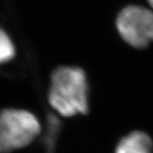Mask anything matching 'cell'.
<instances>
[{
    "label": "cell",
    "mask_w": 153,
    "mask_h": 153,
    "mask_svg": "<svg viewBox=\"0 0 153 153\" xmlns=\"http://www.w3.org/2000/svg\"><path fill=\"white\" fill-rule=\"evenodd\" d=\"M152 150L151 138L144 132L134 131L119 141L115 153H152Z\"/></svg>",
    "instance_id": "277c9868"
},
{
    "label": "cell",
    "mask_w": 153,
    "mask_h": 153,
    "mask_svg": "<svg viewBox=\"0 0 153 153\" xmlns=\"http://www.w3.org/2000/svg\"><path fill=\"white\" fill-rule=\"evenodd\" d=\"M40 133L41 125L30 112L19 109L0 112V153L29 146Z\"/></svg>",
    "instance_id": "7a4b0ae2"
},
{
    "label": "cell",
    "mask_w": 153,
    "mask_h": 153,
    "mask_svg": "<svg viewBox=\"0 0 153 153\" xmlns=\"http://www.w3.org/2000/svg\"><path fill=\"white\" fill-rule=\"evenodd\" d=\"M15 56L13 42L6 32L0 29V64L11 60Z\"/></svg>",
    "instance_id": "5b68a950"
},
{
    "label": "cell",
    "mask_w": 153,
    "mask_h": 153,
    "mask_svg": "<svg viewBox=\"0 0 153 153\" xmlns=\"http://www.w3.org/2000/svg\"><path fill=\"white\" fill-rule=\"evenodd\" d=\"M48 100L54 110L65 117L88 113V84L85 72L79 68H56L52 74Z\"/></svg>",
    "instance_id": "6da1fadb"
},
{
    "label": "cell",
    "mask_w": 153,
    "mask_h": 153,
    "mask_svg": "<svg viewBox=\"0 0 153 153\" xmlns=\"http://www.w3.org/2000/svg\"><path fill=\"white\" fill-rule=\"evenodd\" d=\"M116 27L126 42L144 48L153 42V12L140 6H128L119 13Z\"/></svg>",
    "instance_id": "3957f363"
},
{
    "label": "cell",
    "mask_w": 153,
    "mask_h": 153,
    "mask_svg": "<svg viewBox=\"0 0 153 153\" xmlns=\"http://www.w3.org/2000/svg\"><path fill=\"white\" fill-rule=\"evenodd\" d=\"M148 2L151 6V7H153V0H148Z\"/></svg>",
    "instance_id": "8992f818"
}]
</instances>
